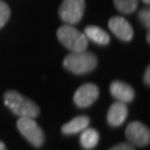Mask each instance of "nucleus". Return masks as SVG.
Returning <instances> with one entry per match:
<instances>
[{
  "label": "nucleus",
  "mask_w": 150,
  "mask_h": 150,
  "mask_svg": "<svg viewBox=\"0 0 150 150\" xmlns=\"http://www.w3.org/2000/svg\"><path fill=\"white\" fill-rule=\"evenodd\" d=\"M98 59L93 54L85 51L71 52L64 59V67L76 75L88 74L95 69Z\"/></svg>",
  "instance_id": "nucleus-2"
},
{
  "label": "nucleus",
  "mask_w": 150,
  "mask_h": 150,
  "mask_svg": "<svg viewBox=\"0 0 150 150\" xmlns=\"http://www.w3.org/2000/svg\"><path fill=\"white\" fill-rule=\"evenodd\" d=\"M144 79H145L146 85H147V86H149V85H150V68H149V67H147V69H146Z\"/></svg>",
  "instance_id": "nucleus-18"
},
{
  "label": "nucleus",
  "mask_w": 150,
  "mask_h": 150,
  "mask_svg": "<svg viewBox=\"0 0 150 150\" xmlns=\"http://www.w3.org/2000/svg\"><path fill=\"white\" fill-rule=\"evenodd\" d=\"M10 18V8L5 1L0 0V28L4 27Z\"/></svg>",
  "instance_id": "nucleus-15"
},
{
  "label": "nucleus",
  "mask_w": 150,
  "mask_h": 150,
  "mask_svg": "<svg viewBox=\"0 0 150 150\" xmlns=\"http://www.w3.org/2000/svg\"><path fill=\"white\" fill-rule=\"evenodd\" d=\"M109 150H134V146L131 145V144L122 142V144H119V145L113 146L112 148H110Z\"/></svg>",
  "instance_id": "nucleus-17"
},
{
  "label": "nucleus",
  "mask_w": 150,
  "mask_h": 150,
  "mask_svg": "<svg viewBox=\"0 0 150 150\" xmlns=\"http://www.w3.org/2000/svg\"><path fill=\"white\" fill-rule=\"evenodd\" d=\"M0 150H7L6 149V146L2 141H0Z\"/></svg>",
  "instance_id": "nucleus-19"
},
{
  "label": "nucleus",
  "mask_w": 150,
  "mask_h": 150,
  "mask_svg": "<svg viewBox=\"0 0 150 150\" xmlns=\"http://www.w3.org/2000/svg\"><path fill=\"white\" fill-rule=\"evenodd\" d=\"M85 12V0H64L59 8V16L67 25H75L81 20Z\"/></svg>",
  "instance_id": "nucleus-5"
},
{
  "label": "nucleus",
  "mask_w": 150,
  "mask_h": 150,
  "mask_svg": "<svg viewBox=\"0 0 150 150\" xmlns=\"http://www.w3.org/2000/svg\"><path fill=\"white\" fill-rule=\"evenodd\" d=\"M142 1H144L145 4H147V5H148V4H149V2H150V0H142Z\"/></svg>",
  "instance_id": "nucleus-20"
},
{
  "label": "nucleus",
  "mask_w": 150,
  "mask_h": 150,
  "mask_svg": "<svg viewBox=\"0 0 150 150\" xmlns=\"http://www.w3.org/2000/svg\"><path fill=\"white\" fill-rule=\"evenodd\" d=\"M116 8L122 13H131L138 7V0H113Z\"/></svg>",
  "instance_id": "nucleus-14"
},
{
  "label": "nucleus",
  "mask_w": 150,
  "mask_h": 150,
  "mask_svg": "<svg viewBox=\"0 0 150 150\" xmlns=\"http://www.w3.org/2000/svg\"><path fill=\"white\" fill-rule=\"evenodd\" d=\"M139 18H140V21L142 22V25H144L146 28H149V25H150V11H149V9H144V10L140 11Z\"/></svg>",
  "instance_id": "nucleus-16"
},
{
  "label": "nucleus",
  "mask_w": 150,
  "mask_h": 150,
  "mask_svg": "<svg viewBox=\"0 0 150 150\" xmlns=\"http://www.w3.org/2000/svg\"><path fill=\"white\" fill-rule=\"evenodd\" d=\"M109 90L115 99H117L118 101L123 102V103H128V102L132 101L134 98V90L132 89V87L129 86L128 83H126L123 81H112Z\"/></svg>",
  "instance_id": "nucleus-9"
},
{
  "label": "nucleus",
  "mask_w": 150,
  "mask_h": 150,
  "mask_svg": "<svg viewBox=\"0 0 150 150\" xmlns=\"http://www.w3.org/2000/svg\"><path fill=\"white\" fill-rule=\"evenodd\" d=\"M99 132L96 129L93 128H88L83 129L81 131L80 136V144L82 146V148H85L87 150H90L92 148H95L98 142H99Z\"/></svg>",
  "instance_id": "nucleus-13"
},
{
  "label": "nucleus",
  "mask_w": 150,
  "mask_h": 150,
  "mask_svg": "<svg viewBox=\"0 0 150 150\" xmlns=\"http://www.w3.org/2000/svg\"><path fill=\"white\" fill-rule=\"evenodd\" d=\"M108 26L113 35L122 41H130L134 37L131 25L122 17H112L108 22Z\"/></svg>",
  "instance_id": "nucleus-8"
},
{
  "label": "nucleus",
  "mask_w": 150,
  "mask_h": 150,
  "mask_svg": "<svg viewBox=\"0 0 150 150\" xmlns=\"http://www.w3.org/2000/svg\"><path fill=\"white\" fill-rule=\"evenodd\" d=\"M4 101L12 112L19 117L37 118L40 113V108L37 103L22 96L16 90H8L4 96Z\"/></svg>",
  "instance_id": "nucleus-1"
},
{
  "label": "nucleus",
  "mask_w": 150,
  "mask_h": 150,
  "mask_svg": "<svg viewBox=\"0 0 150 150\" xmlns=\"http://www.w3.org/2000/svg\"><path fill=\"white\" fill-rule=\"evenodd\" d=\"M57 37L59 41L71 52L85 51L88 47V39L85 33L72 27V25H64L58 29Z\"/></svg>",
  "instance_id": "nucleus-3"
},
{
  "label": "nucleus",
  "mask_w": 150,
  "mask_h": 150,
  "mask_svg": "<svg viewBox=\"0 0 150 150\" xmlns=\"http://www.w3.org/2000/svg\"><path fill=\"white\" fill-rule=\"evenodd\" d=\"M99 97V88L95 83H85L79 87L74 95V102L77 107L88 108Z\"/></svg>",
  "instance_id": "nucleus-7"
},
{
  "label": "nucleus",
  "mask_w": 150,
  "mask_h": 150,
  "mask_svg": "<svg viewBox=\"0 0 150 150\" xmlns=\"http://www.w3.org/2000/svg\"><path fill=\"white\" fill-rule=\"evenodd\" d=\"M128 116V108L126 103L117 101L112 103L107 113V121L111 127L121 126Z\"/></svg>",
  "instance_id": "nucleus-10"
},
{
  "label": "nucleus",
  "mask_w": 150,
  "mask_h": 150,
  "mask_svg": "<svg viewBox=\"0 0 150 150\" xmlns=\"http://www.w3.org/2000/svg\"><path fill=\"white\" fill-rule=\"evenodd\" d=\"M90 123V119L88 116H78L75 117L69 122L64 123L61 127V131L64 134H75L81 132L83 129H86Z\"/></svg>",
  "instance_id": "nucleus-11"
},
{
  "label": "nucleus",
  "mask_w": 150,
  "mask_h": 150,
  "mask_svg": "<svg viewBox=\"0 0 150 150\" xmlns=\"http://www.w3.org/2000/svg\"><path fill=\"white\" fill-rule=\"evenodd\" d=\"M17 128L19 132L31 144L33 147H41L45 142V134L35 119L20 117L17 121Z\"/></svg>",
  "instance_id": "nucleus-4"
},
{
  "label": "nucleus",
  "mask_w": 150,
  "mask_h": 150,
  "mask_svg": "<svg viewBox=\"0 0 150 150\" xmlns=\"http://www.w3.org/2000/svg\"><path fill=\"white\" fill-rule=\"evenodd\" d=\"M85 36L87 39H90L93 42L106 46L110 42V37L107 32L101 28L97 27V26H88L85 29Z\"/></svg>",
  "instance_id": "nucleus-12"
},
{
  "label": "nucleus",
  "mask_w": 150,
  "mask_h": 150,
  "mask_svg": "<svg viewBox=\"0 0 150 150\" xmlns=\"http://www.w3.org/2000/svg\"><path fill=\"white\" fill-rule=\"evenodd\" d=\"M126 137L128 141L134 146L145 147L150 142L149 128L139 121H132L126 128Z\"/></svg>",
  "instance_id": "nucleus-6"
}]
</instances>
